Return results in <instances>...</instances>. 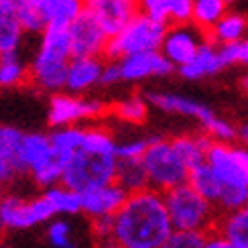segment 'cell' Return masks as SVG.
Segmentation results:
<instances>
[{
	"label": "cell",
	"instance_id": "6da1fadb",
	"mask_svg": "<svg viewBox=\"0 0 248 248\" xmlns=\"http://www.w3.org/2000/svg\"><path fill=\"white\" fill-rule=\"evenodd\" d=\"M171 232L163 193L151 187L128 193L112 216V240L122 248H161Z\"/></svg>",
	"mask_w": 248,
	"mask_h": 248
},
{
	"label": "cell",
	"instance_id": "7a4b0ae2",
	"mask_svg": "<svg viewBox=\"0 0 248 248\" xmlns=\"http://www.w3.org/2000/svg\"><path fill=\"white\" fill-rule=\"evenodd\" d=\"M39 47L29 63V81L41 92L55 94L65 86V71L71 59L67 27H45Z\"/></svg>",
	"mask_w": 248,
	"mask_h": 248
},
{
	"label": "cell",
	"instance_id": "3957f363",
	"mask_svg": "<svg viewBox=\"0 0 248 248\" xmlns=\"http://www.w3.org/2000/svg\"><path fill=\"white\" fill-rule=\"evenodd\" d=\"M163 203L173 230L203 234L214 232L216 222H218L216 205L195 191L187 181L163 191Z\"/></svg>",
	"mask_w": 248,
	"mask_h": 248
},
{
	"label": "cell",
	"instance_id": "277c9868",
	"mask_svg": "<svg viewBox=\"0 0 248 248\" xmlns=\"http://www.w3.org/2000/svg\"><path fill=\"white\" fill-rule=\"evenodd\" d=\"M142 167L147 171L149 187L155 191H167L175 185H181L187 181L189 167L185 163L179 153L175 151L171 140L153 137L149 139L147 149L142 153Z\"/></svg>",
	"mask_w": 248,
	"mask_h": 248
},
{
	"label": "cell",
	"instance_id": "5b68a950",
	"mask_svg": "<svg viewBox=\"0 0 248 248\" xmlns=\"http://www.w3.org/2000/svg\"><path fill=\"white\" fill-rule=\"evenodd\" d=\"M114 173H116L114 153H98L79 147L63 163L61 183L81 193L90 187H96V185L114 181Z\"/></svg>",
	"mask_w": 248,
	"mask_h": 248
},
{
	"label": "cell",
	"instance_id": "8992f818",
	"mask_svg": "<svg viewBox=\"0 0 248 248\" xmlns=\"http://www.w3.org/2000/svg\"><path fill=\"white\" fill-rule=\"evenodd\" d=\"M165 29H167V23L153 18L144 13H139L134 18H130L118 33L108 37L104 57L122 59L132 53H140V51L159 49L163 35H165Z\"/></svg>",
	"mask_w": 248,
	"mask_h": 248
},
{
	"label": "cell",
	"instance_id": "52a82bcc",
	"mask_svg": "<svg viewBox=\"0 0 248 248\" xmlns=\"http://www.w3.org/2000/svg\"><path fill=\"white\" fill-rule=\"evenodd\" d=\"M55 218L45 195L25 198L16 193H2L0 198V230H31Z\"/></svg>",
	"mask_w": 248,
	"mask_h": 248
},
{
	"label": "cell",
	"instance_id": "ba28073f",
	"mask_svg": "<svg viewBox=\"0 0 248 248\" xmlns=\"http://www.w3.org/2000/svg\"><path fill=\"white\" fill-rule=\"evenodd\" d=\"M108 112V106L98 98H88L84 94H71V92H55L49 100L47 120L53 128L81 124L86 120H96Z\"/></svg>",
	"mask_w": 248,
	"mask_h": 248
},
{
	"label": "cell",
	"instance_id": "9c48e42d",
	"mask_svg": "<svg viewBox=\"0 0 248 248\" xmlns=\"http://www.w3.org/2000/svg\"><path fill=\"white\" fill-rule=\"evenodd\" d=\"M208 35L193 23H171L165 29L159 51L173 67H181L195 55Z\"/></svg>",
	"mask_w": 248,
	"mask_h": 248
},
{
	"label": "cell",
	"instance_id": "30bf717a",
	"mask_svg": "<svg viewBox=\"0 0 248 248\" xmlns=\"http://www.w3.org/2000/svg\"><path fill=\"white\" fill-rule=\"evenodd\" d=\"M71 57H104L108 35L88 13H81L67 27Z\"/></svg>",
	"mask_w": 248,
	"mask_h": 248
},
{
	"label": "cell",
	"instance_id": "8fae6325",
	"mask_svg": "<svg viewBox=\"0 0 248 248\" xmlns=\"http://www.w3.org/2000/svg\"><path fill=\"white\" fill-rule=\"evenodd\" d=\"M81 6L108 37L118 33L130 18L140 13L139 0H81Z\"/></svg>",
	"mask_w": 248,
	"mask_h": 248
},
{
	"label": "cell",
	"instance_id": "7c38bea8",
	"mask_svg": "<svg viewBox=\"0 0 248 248\" xmlns=\"http://www.w3.org/2000/svg\"><path fill=\"white\" fill-rule=\"evenodd\" d=\"M205 163L216 173L222 185H248L246 173L238 157V147L230 142L212 140L205 153Z\"/></svg>",
	"mask_w": 248,
	"mask_h": 248
},
{
	"label": "cell",
	"instance_id": "4fadbf2b",
	"mask_svg": "<svg viewBox=\"0 0 248 248\" xmlns=\"http://www.w3.org/2000/svg\"><path fill=\"white\" fill-rule=\"evenodd\" d=\"M126 191H124L116 181H110L104 185H96L86 191L79 193L81 214H86L90 220L94 218H112L120 205L126 200Z\"/></svg>",
	"mask_w": 248,
	"mask_h": 248
},
{
	"label": "cell",
	"instance_id": "5bb4252c",
	"mask_svg": "<svg viewBox=\"0 0 248 248\" xmlns=\"http://www.w3.org/2000/svg\"><path fill=\"white\" fill-rule=\"evenodd\" d=\"M122 81H142L147 78H163L175 69L159 49L140 51L118 59Z\"/></svg>",
	"mask_w": 248,
	"mask_h": 248
},
{
	"label": "cell",
	"instance_id": "9a60e30c",
	"mask_svg": "<svg viewBox=\"0 0 248 248\" xmlns=\"http://www.w3.org/2000/svg\"><path fill=\"white\" fill-rule=\"evenodd\" d=\"M55 159L53 149H51L49 134L45 132H23L16 149V163L18 171L31 175L45 163Z\"/></svg>",
	"mask_w": 248,
	"mask_h": 248
},
{
	"label": "cell",
	"instance_id": "2e32d148",
	"mask_svg": "<svg viewBox=\"0 0 248 248\" xmlns=\"http://www.w3.org/2000/svg\"><path fill=\"white\" fill-rule=\"evenodd\" d=\"M102 67H104L102 57H71L65 71L63 90L71 94H86L92 88L100 86Z\"/></svg>",
	"mask_w": 248,
	"mask_h": 248
},
{
	"label": "cell",
	"instance_id": "e0dca14e",
	"mask_svg": "<svg viewBox=\"0 0 248 248\" xmlns=\"http://www.w3.org/2000/svg\"><path fill=\"white\" fill-rule=\"evenodd\" d=\"M147 102H151L153 106H157L159 110L163 112H173V114H181V116H189V118H195L202 126L208 122L214 112L202 104V102L193 100V98H187V96H181V94H167V92H153L149 94Z\"/></svg>",
	"mask_w": 248,
	"mask_h": 248
},
{
	"label": "cell",
	"instance_id": "ac0fdd59",
	"mask_svg": "<svg viewBox=\"0 0 248 248\" xmlns=\"http://www.w3.org/2000/svg\"><path fill=\"white\" fill-rule=\"evenodd\" d=\"M224 61H222V55H220V47L212 43L210 39H205L202 47L195 51V55L183 63L179 69V74L185 78V79H203V78H210V76H216L220 74L224 69Z\"/></svg>",
	"mask_w": 248,
	"mask_h": 248
},
{
	"label": "cell",
	"instance_id": "d6986e66",
	"mask_svg": "<svg viewBox=\"0 0 248 248\" xmlns=\"http://www.w3.org/2000/svg\"><path fill=\"white\" fill-rule=\"evenodd\" d=\"M23 130L16 126H0V187L13 183L20 171H18V163H16V149Z\"/></svg>",
	"mask_w": 248,
	"mask_h": 248
},
{
	"label": "cell",
	"instance_id": "ffe728a7",
	"mask_svg": "<svg viewBox=\"0 0 248 248\" xmlns=\"http://www.w3.org/2000/svg\"><path fill=\"white\" fill-rule=\"evenodd\" d=\"M45 27H69L84 6L81 0H31Z\"/></svg>",
	"mask_w": 248,
	"mask_h": 248
},
{
	"label": "cell",
	"instance_id": "44dd1931",
	"mask_svg": "<svg viewBox=\"0 0 248 248\" xmlns=\"http://www.w3.org/2000/svg\"><path fill=\"white\" fill-rule=\"evenodd\" d=\"M214 234H218L232 248H248V205L224 212L216 222Z\"/></svg>",
	"mask_w": 248,
	"mask_h": 248
},
{
	"label": "cell",
	"instance_id": "7402d4cb",
	"mask_svg": "<svg viewBox=\"0 0 248 248\" xmlns=\"http://www.w3.org/2000/svg\"><path fill=\"white\" fill-rule=\"evenodd\" d=\"M140 13L163 23H189L191 0H139Z\"/></svg>",
	"mask_w": 248,
	"mask_h": 248
},
{
	"label": "cell",
	"instance_id": "603a6c76",
	"mask_svg": "<svg viewBox=\"0 0 248 248\" xmlns=\"http://www.w3.org/2000/svg\"><path fill=\"white\" fill-rule=\"evenodd\" d=\"M205 35L216 45L238 43V41H242L248 35V18L238 13H228L226 10Z\"/></svg>",
	"mask_w": 248,
	"mask_h": 248
},
{
	"label": "cell",
	"instance_id": "cb8c5ba5",
	"mask_svg": "<svg viewBox=\"0 0 248 248\" xmlns=\"http://www.w3.org/2000/svg\"><path fill=\"white\" fill-rule=\"evenodd\" d=\"M114 181L126 193H134L149 187L147 171H144L140 159H116Z\"/></svg>",
	"mask_w": 248,
	"mask_h": 248
},
{
	"label": "cell",
	"instance_id": "d4e9b609",
	"mask_svg": "<svg viewBox=\"0 0 248 248\" xmlns=\"http://www.w3.org/2000/svg\"><path fill=\"white\" fill-rule=\"evenodd\" d=\"M29 81V63L20 57L18 51L0 55V88L13 90Z\"/></svg>",
	"mask_w": 248,
	"mask_h": 248
},
{
	"label": "cell",
	"instance_id": "484cf974",
	"mask_svg": "<svg viewBox=\"0 0 248 248\" xmlns=\"http://www.w3.org/2000/svg\"><path fill=\"white\" fill-rule=\"evenodd\" d=\"M81 132H84V126H81V124H71V126L53 128V132L49 134L51 149H53L55 157L61 161V165H63L71 157V155L79 149Z\"/></svg>",
	"mask_w": 248,
	"mask_h": 248
},
{
	"label": "cell",
	"instance_id": "4316f807",
	"mask_svg": "<svg viewBox=\"0 0 248 248\" xmlns=\"http://www.w3.org/2000/svg\"><path fill=\"white\" fill-rule=\"evenodd\" d=\"M187 183L198 193H202L208 202H212L216 205V202H218V198H220V191H222V183H220L218 177H216V173L210 169V165L205 161L193 165V167L189 169Z\"/></svg>",
	"mask_w": 248,
	"mask_h": 248
},
{
	"label": "cell",
	"instance_id": "83f0119b",
	"mask_svg": "<svg viewBox=\"0 0 248 248\" xmlns=\"http://www.w3.org/2000/svg\"><path fill=\"white\" fill-rule=\"evenodd\" d=\"M45 200L53 208L55 216H76L81 214V203H79V191L67 187L63 183L51 185L43 191Z\"/></svg>",
	"mask_w": 248,
	"mask_h": 248
},
{
	"label": "cell",
	"instance_id": "f1b7e54d",
	"mask_svg": "<svg viewBox=\"0 0 248 248\" xmlns=\"http://www.w3.org/2000/svg\"><path fill=\"white\" fill-rule=\"evenodd\" d=\"M171 144L191 169L193 165L205 161V153H208V147L212 144V139L208 134H203V137L202 134H181V137L173 139Z\"/></svg>",
	"mask_w": 248,
	"mask_h": 248
},
{
	"label": "cell",
	"instance_id": "f546056e",
	"mask_svg": "<svg viewBox=\"0 0 248 248\" xmlns=\"http://www.w3.org/2000/svg\"><path fill=\"white\" fill-rule=\"evenodd\" d=\"M25 31L20 27L16 15L10 8L0 6V55L10 53V51H18L23 45Z\"/></svg>",
	"mask_w": 248,
	"mask_h": 248
},
{
	"label": "cell",
	"instance_id": "4dcf8cb0",
	"mask_svg": "<svg viewBox=\"0 0 248 248\" xmlns=\"http://www.w3.org/2000/svg\"><path fill=\"white\" fill-rule=\"evenodd\" d=\"M226 10H228V2L226 0H191L189 23L202 29L203 33H208Z\"/></svg>",
	"mask_w": 248,
	"mask_h": 248
},
{
	"label": "cell",
	"instance_id": "1f68e13d",
	"mask_svg": "<svg viewBox=\"0 0 248 248\" xmlns=\"http://www.w3.org/2000/svg\"><path fill=\"white\" fill-rule=\"evenodd\" d=\"M110 112L122 122L142 124L149 116V102L144 100L142 96H139V94H132L128 98L116 102V104L110 108Z\"/></svg>",
	"mask_w": 248,
	"mask_h": 248
},
{
	"label": "cell",
	"instance_id": "d6a6232c",
	"mask_svg": "<svg viewBox=\"0 0 248 248\" xmlns=\"http://www.w3.org/2000/svg\"><path fill=\"white\" fill-rule=\"evenodd\" d=\"M47 242L51 248H78L74 240V228L63 218H51L47 222Z\"/></svg>",
	"mask_w": 248,
	"mask_h": 248
},
{
	"label": "cell",
	"instance_id": "836d02e7",
	"mask_svg": "<svg viewBox=\"0 0 248 248\" xmlns=\"http://www.w3.org/2000/svg\"><path fill=\"white\" fill-rule=\"evenodd\" d=\"M205 238H208V234H203V232L173 230L161 248H203Z\"/></svg>",
	"mask_w": 248,
	"mask_h": 248
},
{
	"label": "cell",
	"instance_id": "e575fe53",
	"mask_svg": "<svg viewBox=\"0 0 248 248\" xmlns=\"http://www.w3.org/2000/svg\"><path fill=\"white\" fill-rule=\"evenodd\" d=\"M61 169H63V165H61V161L55 157L49 163H45L43 167H39L37 171L31 173V179H33L39 187L47 189V187H51V185L61 183Z\"/></svg>",
	"mask_w": 248,
	"mask_h": 248
},
{
	"label": "cell",
	"instance_id": "d590c367",
	"mask_svg": "<svg viewBox=\"0 0 248 248\" xmlns=\"http://www.w3.org/2000/svg\"><path fill=\"white\" fill-rule=\"evenodd\" d=\"M203 128L212 140H220V142H230L236 139V134H238V130H236L228 120H224L216 114L203 124Z\"/></svg>",
	"mask_w": 248,
	"mask_h": 248
},
{
	"label": "cell",
	"instance_id": "8d00e7d4",
	"mask_svg": "<svg viewBox=\"0 0 248 248\" xmlns=\"http://www.w3.org/2000/svg\"><path fill=\"white\" fill-rule=\"evenodd\" d=\"M149 139H132L126 142H116V159H140Z\"/></svg>",
	"mask_w": 248,
	"mask_h": 248
},
{
	"label": "cell",
	"instance_id": "74e56055",
	"mask_svg": "<svg viewBox=\"0 0 248 248\" xmlns=\"http://www.w3.org/2000/svg\"><path fill=\"white\" fill-rule=\"evenodd\" d=\"M122 81V74H120V65H118V59H108L104 67H102V78H100V84L102 86H116Z\"/></svg>",
	"mask_w": 248,
	"mask_h": 248
},
{
	"label": "cell",
	"instance_id": "f35d334b",
	"mask_svg": "<svg viewBox=\"0 0 248 248\" xmlns=\"http://www.w3.org/2000/svg\"><path fill=\"white\" fill-rule=\"evenodd\" d=\"M92 230L98 242L112 238V218H94L92 220Z\"/></svg>",
	"mask_w": 248,
	"mask_h": 248
},
{
	"label": "cell",
	"instance_id": "ab89813d",
	"mask_svg": "<svg viewBox=\"0 0 248 248\" xmlns=\"http://www.w3.org/2000/svg\"><path fill=\"white\" fill-rule=\"evenodd\" d=\"M203 248H232L228 242H224L218 234H208V238H205V244H203Z\"/></svg>",
	"mask_w": 248,
	"mask_h": 248
},
{
	"label": "cell",
	"instance_id": "60d3db41",
	"mask_svg": "<svg viewBox=\"0 0 248 248\" xmlns=\"http://www.w3.org/2000/svg\"><path fill=\"white\" fill-rule=\"evenodd\" d=\"M27 2V0H0V6H4V8H10L15 13L16 8H20Z\"/></svg>",
	"mask_w": 248,
	"mask_h": 248
},
{
	"label": "cell",
	"instance_id": "b9f144b4",
	"mask_svg": "<svg viewBox=\"0 0 248 248\" xmlns=\"http://www.w3.org/2000/svg\"><path fill=\"white\" fill-rule=\"evenodd\" d=\"M238 157H240V163H242L244 173H246V181H248V149L238 147Z\"/></svg>",
	"mask_w": 248,
	"mask_h": 248
},
{
	"label": "cell",
	"instance_id": "7bdbcfd3",
	"mask_svg": "<svg viewBox=\"0 0 248 248\" xmlns=\"http://www.w3.org/2000/svg\"><path fill=\"white\" fill-rule=\"evenodd\" d=\"M240 140H242V144H244V149H248V124H244V126L238 130V134H236Z\"/></svg>",
	"mask_w": 248,
	"mask_h": 248
},
{
	"label": "cell",
	"instance_id": "ee69618b",
	"mask_svg": "<svg viewBox=\"0 0 248 248\" xmlns=\"http://www.w3.org/2000/svg\"><path fill=\"white\" fill-rule=\"evenodd\" d=\"M98 244H100V248H122L120 244H116L112 238L110 240H104V242H98Z\"/></svg>",
	"mask_w": 248,
	"mask_h": 248
},
{
	"label": "cell",
	"instance_id": "f6af8a7d",
	"mask_svg": "<svg viewBox=\"0 0 248 248\" xmlns=\"http://www.w3.org/2000/svg\"><path fill=\"white\" fill-rule=\"evenodd\" d=\"M242 88H244V92H248V76L242 78Z\"/></svg>",
	"mask_w": 248,
	"mask_h": 248
},
{
	"label": "cell",
	"instance_id": "bcb514c9",
	"mask_svg": "<svg viewBox=\"0 0 248 248\" xmlns=\"http://www.w3.org/2000/svg\"><path fill=\"white\" fill-rule=\"evenodd\" d=\"M2 193H4V191H2V187H0V198H2Z\"/></svg>",
	"mask_w": 248,
	"mask_h": 248
},
{
	"label": "cell",
	"instance_id": "7dc6e473",
	"mask_svg": "<svg viewBox=\"0 0 248 248\" xmlns=\"http://www.w3.org/2000/svg\"><path fill=\"white\" fill-rule=\"evenodd\" d=\"M226 2H228V4H230V2H232V0H226Z\"/></svg>",
	"mask_w": 248,
	"mask_h": 248
}]
</instances>
